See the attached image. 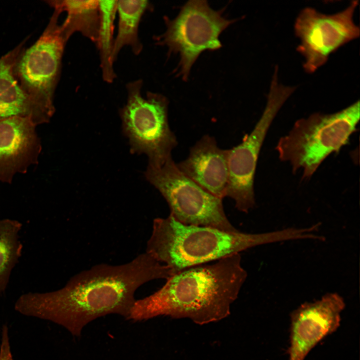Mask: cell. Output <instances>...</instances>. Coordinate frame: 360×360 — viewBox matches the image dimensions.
I'll list each match as a JSON object with an SVG mask.
<instances>
[{
	"label": "cell",
	"instance_id": "cell-1",
	"mask_svg": "<svg viewBox=\"0 0 360 360\" xmlns=\"http://www.w3.org/2000/svg\"><path fill=\"white\" fill-rule=\"evenodd\" d=\"M174 274L146 252L126 264L96 265L72 277L58 290L24 294L14 308L22 315L61 326L78 337L88 324L99 318L118 314L128 319L140 287Z\"/></svg>",
	"mask_w": 360,
	"mask_h": 360
},
{
	"label": "cell",
	"instance_id": "cell-2",
	"mask_svg": "<svg viewBox=\"0 0 360 360\" xmlns=\"http://www.w3.org/2000/svg\"><path fill=\"white\" fill-rule=\"evenodd\" d=\"M248 278L240 254L181 270L150 296L136 300L128 320L161 316L188 318L204 325L230 314Z\"/></svg>",
	"mask_w": 360,
	"mask_h": 360
},
{
	"label": "cell",
	"instance_id": "cell-3",
	"mask_svg": "<svg viewBox=\"0 0 360 360\" xmlns=\"http://www.w3.org/2000/svg\"><path fill=\"white\" fill-rule=\"evenodd\" d=\"M286 228L258 234L228 232L206 226L186 225L171 216L154 220L146 252L174 273L216 262L256 246L292 240Z\"/></svg>",
	"mask_w": 360,
	"mask_h": 360
},
{
	"label": "cell",
	"instance_id": "cell-4",
	"mask_svg": "<svg viewBox=\"0 0 360 360\" xmlns=\"http://www.w3.org/2000/svg\"><path fill=\"white\" fill-rule=\"evenodd\" d=\"M360 105L358 100L334 114L317 112L297 120L277 144L280 160L288 162L293 172L301 170L303 179L310 178L323 162L339 152L356 132Z\"/></svg>",
	"mask_w": 360,
	"mask_h": 360
},
{
	"label": "cell",
	"instance_id": "cell-5",
	"mask_svg": "<svg viewBox=\"0 0 360 360\" xmlns=\"http://www.w3.org/2000/svg\"><path fill=\"white\" fill-rule=\"evenodd\" d=\"M142 86V80L126 84V103L120 112L123 130L132 151L144 154L148 165L160 167L172 158L178 140L169 124L168 100L150 92L143 96Z\"/></svg>",
	"mask_w": 360,
	"mask_h": 360
},
{
	"label": "cell",
	"instance_id": "cell-6",
	"mask_svg": "<svg viewBox=\"0 0 360 360\" xmlns=\"http://www.w3.org/2000/svg\"><path fill=\"white\" fill-rule=\"evenodd\" d=\"M146 180L161 194L170 208V216L179 222L236 232L224 211L223 199L206 191L182 174L172 158L163 166L148 165Z\"/></svg>",
	"mask_w": 360,
	"mask_h": 360
},
{
	"label": "cell",
	"instance_id": "cell-7",
	"mask_svg": "<svg viewBox=\"0 0 360 360\" xmlns=\"http://www.w3.org/2000/svg\"><path fill=\"white\" fill-rule=\"evenodd\" d=\"M166 30L156 38V44L168 48L180 56V76L188 78L191 68L200 54L206 50L222 46L220 34L235 20L226 19L206 0L188 2L173 20L165 18Z\"/></svg>",
	"mask_w": 360,
	"mask_h": 360
},
{
	"label": "cell",
	"instance_id": "cell-8",
	"mask_svg": "<svg viewBox=\"0 0 360 360\" xmlns=\"http://www.w3.org/2000/svg\"><path fill=\"white\" fill-rule=\"evenodd\" d=\"M54 12L40 38L20 53L14 66L16 76L27 94L50 118L55 112L54 96L67 42L58 24L62 12Z\"/></svg>",
	"mask_w": 360,
	"mask_h": 360
},
{
	"label": "cell",
	"instance_id": "cell-9",
	"mask_svg": "<svg viewBox=\"0 0 360 360\" xmlns=\"http://www.w3.org/2000/svg\"><path fill=\"white\" fill-rule=\"evenodd\" d=\"M295 87L280 84L272 78L266 107L250 134L238 146L228 150V183L226 197L234 200L236 209L248 214L256 206L254 182L260 150L278 112L294 92Z\"/></svg>",
	"mask_w": 360,
	"mask_h": 360
},
{
	"label": "cell",
	"instance_id": "cell-10",
	"mask_svg": "<svg viewBox=\"0 0 360 360\" xmlns=\"http://www.w3.org/2000/svg\"><path fill=\"white\" fill-rule=\"evenodd\" d=\"M358 4V0L352 1L346 9L332 15L312 8L301 11L294 31L300 41L297 50L305 58L304 68L307 73L316 72L332 54L360 37V28L354 21Z\"/></svg>",
	"mask_w": 360,
	"mask_h": 360
},
{
	"label": "cell",
	"instance_id": "cell-11",
	"mask_svg": "<svg viewBox=\"0 0 360 360\" xmlns=\"http://www.w3.org/2000/svg\"><path fill=\"white\" fill-rule=\"evenodd\" d=\"M346 307L344 298L329 293L302 304L291 316L289 360H304L321 341L339 328Z\"/></svg>",
	"mask_w": 360,
	"mask_h": 360
},
{
	"label": "cell",
	"instance_id": "cell-12",
	"mask_svg": "<svg viewBox=\"0 0 360 360\" xmlns=\"http://www.w3.org/2000/svg\"><path fill=\"white\" fill-rule=\"evenodd\" d=\"M36 126L26 118L0 120V182L11 184L38 162L42 146Z\"/></svg>",
	"mask_w": 360,
	"mask_h": 360
},
{
	"label": "cell",
	"instance_id": "cell-13",
	"mask_svg": "<svg viewBox=\"0 0 360 360\" xmlns=\"http://www.w3.org/2000/svg\"><path fill=\"white\" fill-rule=\"evenodd\" d=\"M228 150L222 149L213 136L202 138L185 160L176 164L186 176L212 194L224 199L228 183Z\"/></svg>",
	"mask_w": 360,
	"mask_h": 360
},
{
	"label": "cell",
	"instance_id": "cell-14",
	"mask_svg": "<svg viewBox=\"0 0 360 360\" xmlns=\"http://www.w3.org/2000/svg\"><path fill=\"white\" fill-rule=\"evenodd\" d=\"M25 44L26 40L0 58V120L26 118L38 126L48 123L51 118L24 91L14 72L16 60Z\"/></svg>",
	"mask_w": 360,
	"mask_h": 360
},
{
	"label": "cell",
	"instance_id": "cell-15",
	"mask_svg": "<svg viewBox=\"0 0 360 360\" xmlns=\"http://www.w3.org/2000/svg\"><path fill=\"white\" fill-rule=\"evenodd\" d=\"M46 2L52 8H57L67 16L60 25L62 34L68 42L75 33L79 32L96 46L100 26L99 0H60Z\"/></svg>",
	"mask_w": 360,
	"mask_h": 360
},
{
	"label": "cell",
	"instance_id": "cell-16",
	"mask_svg": "<svg viewBox=\"0 0 360 360\" xmlns=\"http://www.w3.org/2000/svg\"><path fill=\"white\" fill-rule=\"evenodd\" d=\"M152 8L148 0H118V30L112 52L114 63L126 46L130 47L136 56L142 52L143 44L139 37V26L144 15Z\"/></svg>",
	"mask_w": 360,
	"mask_h": 360
},
{
	"label": "cell",
	"instance_id": "cell-17",
	"mask_svg": "<svg viewBox=\"0 0 360 360\" xmlns=\"http://www.w3.org/2000/svg\"><path fill=\"white\" fill-rule=\"evenodd\" d=\"M118 0H99L100 26L96 46L100 56L102 77L104 82L112 84L116 78L114 68V24L117 14Z\"/></svg>",
	"mask_w": 360,
	"mask_h": 360
},
{
	"label": "cell",
	"instance_id": "cell-18",
	"mask_svg": "<svg viewBox=\"0 0 360 360\" xmlns=\"http://www.w3.org/2000/svg\"><path fill=\"white\" fill-rule=\"evenodd\" d=\"M22 224L17 220L0 219V293L5 292L12 271L20 258L23 246L19 234Z\"/></svg>",
	"mask_w": 360,
	"mask_h": 360
},
{
	"label": "cell",
	"instance_id": "cell-19",
	"mask_svg": "<svg viewBox=\"0 0 360 360\" xmlns=\"http://www.w3.org/2000/svg\"><path fill=\"white\" fill-rule=\"evenodd\" d=\"M0 360H14L11 352L8 328L6 324L2 328Z\"/></svg>",
	"mask_w": 360,
	"mask_h": 360
}]
</instances>
